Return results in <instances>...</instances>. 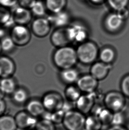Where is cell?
Masks as SVG:
<instances>
[{"mask_svg": "<svg viewBox=\"0 0 129 130\" xmlns=\"http://www.w3.org/2000/svg\"><path fill=\"white\" fill-rule=\"evenodd\" d=\"M6 35V28L5 27L0 26V40L3 39Z\"/></svg>", "mask_w": 129, "mask_h": 130, "instance_id": "cell-41", "label": "cell"}, {"mask_svg": "<svg viewBox=\"0 0 129 130\" xmlns=\"http://www.w3.org/2000/svg\"><path fill=\"white\" fill-rule=\"evenodd\" d=\"M18 129L21 130L34 129L38 120L26 110L18 111L14 116Z\"/></svg>", "mask_w": 129, "mask_h": 130, "instance_id": "cell-9", "label": "cell"}, {"mask_svg": "<svg viewBox=\"0 0 129 130\" xmlns=\"http://www.w3.org/2000/svg\"><path fill=\"white\" fill-rule=\"evenodd\" d=\"M56 130H58V129H56Z\"/></svg>", "mask_w": 129, "mask_h": 130, "instance_id": "cell-48", "label": "cell"}, {"mask_svg": "<svg viewBox=\"0 0 129 130\" xmlns=\"http://www.w3.org/2000/svg\"><path fill=\"white\" fill-rule=\"evenodd\" d=\"M120 87L122 93L126 97L129 98V74L122 78Z\"/></svg>", "mask_w": 129, "mask_h": 130, "instance_id": "cell-35", "label": "cell"}, {"mask_svg": "<svg viewBox=\"0 0 129 130\" xmlns=\"http://www.w3.org/2000/svg\"><path fill=\"white\" fill-rule=\"evenodd\" d=\"M25 107L28 113L37 118L41 117L46 111L42 100L36 99L28 100Z\"/></svg>", "mask_w": 129, "mask_h": 130, "instance_id": "cell-17", "label": "cell"}, {"mask_svg": "<svg viewBox=\"0 0 129 130\" xmlns=\"http://www.w3.org/2000/svg\"><path fill=\"white\" fill-rule=\"evenodd\" d=\"M37 1H44L45 0H37Z\"/></svg>", "mask_w": 129, "mask_h": 130, "instance_id": "cell-46", "label": "cell"}, {"mask_svg": "<svg viewBox=\"0 0 129 130\" xmlns=\"http://www.w3.org/2000/svg\"><path fill=\"white\" fill-rule=\"evenodd\" d=\"M76 51L79 61L84 64L95 63L99 55L96 44L89 41L80 44Z\"/></svg>", "mask_w": 129, "mask_h": 130, "instance_id": "cell-2", "label": "cell"}, {"mask_svg": "<svg viewBox=\"0 0 129 130\" xmlns=\"http://www.w3.org/2000/svg\"><path fill=\"white\" fill-rule=\"evenodd\" d=\"M33 16L36 18L44 17L47 13V9L44 1H36L34 5L30 9Z\"/></svg>", "mask_w": 129, "mask_h": 130, "instance_id": "cell-29", "label": "cell"}, {"mask_svg": "<svg viewBox=\"0 0 129 130\" xmlns=\"http://www.w3.org/2000/svg\"><path fill=\"white\" fill-rule=\"evenodd\" d=\"M102 130V129H101V130Z\"/></svg>", "mask_w": 129, "mask_h": 130, "instance_id": "cell-50", "label": "cell"}, {"mask_svg": "<svg viewBox=\"0 0 129 130\" xmlns=\"http://www.w3.org/2000/svg\"><path fill=\"white\" fill-rule=\"evenodd\" d=\"M125 122L126 117L122 111L114 113L111 125H124Z\"/></svg>", "mask_w": 129, "mask_h": 130, "instance_id": "cell-34", "label": "cell"}, {"mask_svg": "<svg viewBox=\"0 0 129 130\" xmlns=\"http://www.w3.org/2000/svg\"><path fill=\"white\" fill-rule=\"evenodd\" d=\"M55 125L50 120L41 119L38 120L34 130H56Z\"/></svg>", "mask_w": 129, "mask_h": 130, "instance_id": "cell-31", "label": "cell"}, {"mask_svg": "<svg viewBox=\"0 0 129 130\" xmlns=\"http://www.w3.org/2000/svg\"><path fill=\"white\" fill-rule=\"evenodd\" d=\"M15 25L12 17V12L10 9L0 6V26L6 28L10 26L11 28Z\"/></svg>", "mask_w": 129, "mask_h": 130, "instance_id": "cell-23", "label": "cell"}, {"mask_svg": "<svg viewBox=\"0 0 129 130\" xmlns=\"http://www.w3.org/2000/svg\"><path fill=\"white\" fill-rule=\"evenodd\" d=\"M66 113L61 109L52 112L51 116V121L55 125L62 123Z\"/></svg>", "mask_w": 129, "mask_h": 130, "instance_id": "cell-33", "label": "cell"}, {"mask_svg": "<svg viewBox=\"0 0 129 130\" xmlns=\"http://www.w3.org/2000/svg\"><path fill=\"white\" fill-rule=\"evenodd\" d=\"M7 105L4 99H0V116L5 114Z\"/></svg>", "mask_w": 129, "mask_h": 130, "instance_id": "cell-39", "label": "cell"}, {"mask_svg": "<svg viewBox=\"0 0 129 130\" xmlns=\"http://www.w3.org/2000/svg\"><path fill=\"white\" fill-rule=\"evenodd\" d=\"M106 0H89L91 3L95 5H100L103 4Z\"/></svg>", "mask_w": 129, "mask_h": 130, "instance_id": "cell-42", "label": "cell"}, {"mask_svg": "<svg viewBox=\"0 0 129 130\" xmlns=\"http://www.w3.org/2000/svg\"><path fill=\"white\" fill-rule=\"evenodd\" d=\"M107 130H128L125 125H111Z\"/></svg>", "mask_w": 129, "mask_h": 130, "instance_id": "cell-40", "label": "cell"}, {"mask_svg": "<svg viewBox=\"0 0 129 130\" xmlns=\"http://www.w3.org/2000/svg\"><path fill=\"white\" fill-rule=\"evenodd\" d=\"M96 102L91 94H85L80 96L75 105L77 110L80 111L83 114H88L91 112Z\"/></svg>", "mask_w": 129, "mask_h": 130, "instance_id": "cell-13", "label": "cell"}, {"mask_svg": "<svg viewBox=\"0 0 129 130\" xmlns=\"http://www.w3.org/2000/svg\"><path fill=\"white\" fill-rule=\"evenodd\" d=\"M81 91L78 87L74 85H69L64 91V95L67 100L76 103L81 95Z\"/></svg>", "mask_w": 129, "mask_h": 130, "instance_id": "cell-26", "label": "cell"}, {"mask_svg": "<svg viewBox=\"0 0 129 130\" xmlns=\"http://www.w3.org/2000/svg\"><path fill=\"white\" fill-rule=\"evenodd\" d=\"M47 18L52 26H54L56 28L68 26L70 21L69 15L64 10L56 13H50Z\"/></svg>", "mask_w": 129, "mask_h": 130, "instance_id": "cell-16", "label": "cell"}, {"mask_svg": "<svg viewBox=\"0 0 129 130\" xmlns=\"http://www.w3.org/2000/svg\"><path fill=\"white\" fill-rule=\"evenodd\" d=\"M2 52V46H1V40H0V54H1V53Z\"/></svg>", "mask_w": 129, "mask_h": 130, "instance_id": "cell-44", "label": "cell"}, {"mask_svg": "<svg viewBox=\"0 0 129 130\" xmlns=\"http://www.w3.org/2000/svg\"><path fill=\"white\" fill-rule=\"evenodd\" d=\"M99 81L91 74L80 76L77 81V86L81 92L90 94L97 89Z\"/></svg>", "mask_w": 129, "mask_h": 130, "instance_id": "cell-11", "label": "cell"}, {"mask_svg": "<svg viewBox=\"0 0 129 130\" xmlns=\"http://www.w3.org/2000/svg\"><path fill=\"white\" fill-rule=\"evenodd\" d=\"M115 51L111 47H105L99 52V59L100 61L110 64L115 60Z\"/></svg>", "mask_w": 129, "mask_h": 130, "instance_id": "cell-28", "label": "cell"}, {"mask_svg": "<svg viewBox=\"0 0 129 130\" xmlns=\"http://www.w3.org/2000/svg\"><path fill=\"white\" fill-rule=\"evenodd\" d=\"M18 4V0H0V6L10 9Z\"/></svg>", "mask_w": 129, "mask_h": 130, "instance_id": "cell-37", "label": "cell"}, {"mask_svg": "<svg viewBox=\"0 0 129 130\" xmlns=\"http://www.w3.org/2000/svg\"><path fill=\"white\" fill-rule=\"evenodd\" d=\"M103 101L105 107L113 113L122 111L126 106V96L122 92L110 91L105 95Z\"/></svg>", "mask_w": 129, "mask_h": 130, "instance_id": "cell-4", "label": "cell"}, {"mask_svg": "<svg viewBox=\"0 0 129 130\" xmlns=\"http://www.w3.org/2000/svg\"><path fill=\"white\" fill-rule=\"evenodd\" d=\"M1 44L2 52L5 53L12 52L16 46L9 35L7 36L1 40Z\"/></svg>", "mask_w": 129, "mask_h": 130, "instance_id": "cell-30", "label": "cell"}, {"mask_svg": "<svg viewBox=\"0 0 129 130\" xmlns=\"http://www.w3.org/2000/svg\"><path fill=\"white\" fill-rule=\"evenodd\" d=\"M110 7L115 10L127 7L129 0H106Z\"/></svg>", "mask_w": 129, "mask_h": 130, "instance_id": "cell-32", "label": "cell"}, {"mask_svg": "<svg viewBox=\"0 0 129 130\" xmlns=\"http://www.w3.org/2000/svg\"><path fill=\"white\" fill-rule=\"evenodd\" d=\"M41 100L46 110L51 112L62 109L64 102L61 95L55 91L46 93Z\"/></svg>", "mask_w": 129, "mask_h": 130, "instance_id": "cell-7", "label": "cell"}, {"mask_svg": "<svg viewBox=\"0 0 129 130\" xmlns=\"http://www.w3.org/2000/svg\"><path fill=\"white\" fill-rule=\"evenodd\" d=\"M12 100L18 105L26 104L28 101V93L24 88L19 87L16 88L12 95Z\"/></svg>", "mask_w": 129, "mask_h": 130, "instance_id": "cell-25", "label": "cell"}, {"mask_svg": "<svg viewBox=\"0 0 129 130\" xmlns=\"http://www.w3.org/2000/svg\"><path fill=\"white\" fill-rule=\"evenodd\" d=\"M91 114L96 116L103 125H111L114 113L105 107L96 106V104L91 111Z\"/></svg>", "mask_w": 129, "mask_h": 130, "instance_id": "cell-15", "label": "cell"}, {"mask_svg": "<svg viewBox=\"0 0 129 130\" xmlns=\"http://www.w3.org/2000/svg\"><path fill=\"white\" fill-rule=\"evenodd\" d=\"M123 22L116 12L112 13L108 15L105 20V26L109 31L116 32L121 28Z\"/></svg>", "mask_w": 129, "mask_h": 130, "instance_id": "cell-18", "label": "cell"}, {"mask_svg": "<svg viewBox=\"0 0 129 130\" xmlns=\"http://www.w3.org/2000/svg\"><path fill=\"white\" fill-rule=\"evenodd\" d=\"M17 129L14 117L6 114L0 116V130H17Z\"/></svg>", "mask_w": 129, "mask_h": 130, "instance_id": "cell-24", "label": "cell"}, {"mask_svg": "<svg viewBox=\"0 0 129 130\" xmlns=\"http://www.w3.org/2000/svg\"><path fill=\"white\" fill-rule=\"evenodd\" d=\"M52 25L47 18H36L32 21L31 30L36 37L44 38L51 32Z\"/></svg>", "mask_w": 129, "mask_h": 130, "instance_id": "cell-8", "label": "cell"}, {"mask_svg": "<svg viewBox=\"0 0 129 130\" xmlns=\"http://www.w3.org/2000/svg\"><path fill=\"white\" fill-rule=\"evenodd\" d=\"M16 71L13 60L6 56H0V78L12 77Z\"/></svg>", "mask_w": 129, "mask_h": 130, "instance_id": "cell-12", "label": "cell"}, {"mask_svg": "<svg viewBox=\"0 0 129 130\" xmlns=\"http://www.w3.org/2000/svg\"><path fill=\"white\" fill-rule=\"evenodd\" d=\"M117 15L123 21H125L129 17V9L127 7H124L123 8L120 9L119 10L117 11L116 12Z\"/></svg>", "mask_w": 129, "mask_h": 130, "instance_id": "cell-38", "label": "cell"}, {"mask_svg": "<svg viewBox=\"0 0 129 130\" xmlns=\"http://www.w3.org/2000/svg\"><path fill=\"white\" fill-rule=\"evenodd\" d=\"M85 115L77 110H72L64 115L62 125L66 130H82L84 128Z\"/></svg>", "mask_w": 129, "mask_h": 130, "instance_id": "cell-3", "label": "cell"}, {"mask_svg": "<svg viewBox=\"0 0 129 130\" xmlns=\"http://www.w3.org/2000/svg\"><path fill=\"white\" fill-rule=\"evenodd\" d=\"M33 15L30 9L19 6L12 12V17L15 25H27L32 21Z\"/></svg>", "mask_w": 129, "mask_h": 130, "instance_id": "cell-10", "label": "cell"}, {"mask_svg": "<svg viewBox=\"0 0 129 130\" xmlns=\"http://www.w3.org/2000/svg\"><path fill=\"white\" fill-rule=\"evenodd\" d=\"M5 95V93H4V92L3 91L0 87V99H4Z\"/></svg>", "mask_w": 129, "mask_h": 130, "instance_id": "cell-43", "label": "cell"}, {"mask_svg": "<svg viewBox=\"0 0 129 130\" xmlns=\"http://www.w3.org/2000/svg\"><path fill=\"white\" fill-rule=\"evenodd\" d=\"M60 77L61 80L68 85L77 83L80 77L78 72L73 68L61 70Z\"/></svg>", "mask_w": 129, "mask_h": 130, "instance_id": "cell-20", "label": "cell"}, {"mask_svg": "<svg viewBox=\"0 0 129 130\" xmlns=\"http://www.w3.org/2000/svg\"><path fill=\"white\" fill-rule=\"evenodd\" d=\"M126 127H127V128L128 129V130H129V123H128L127 125L126 126Z\"/></svg>", "mask_w": 129, "mask_h": 130, "instance_id": "cell-45", "label": "cell"}, {"mask_svg": "<svg viewBox=\"0 0 129 130\" xmlns=\"http://www.w3.org/2000/svg\"><path fill=\"white\" fill-rule=\"evenodd\" d=\"M0 87L5 95H12L18 88L16 80L12 77L1 79Z\"/></svg>", "mask_w": 129, "mask_h": 130, "instance_id": "cell-22", "label": "cell"}, {"mask_svg": "<svg viewBox=\"0 0 129 130\" xmlns=\"http://www.w3.org/2000/svg\"></svg>", "mask_w": 129, "mask_h": 130, "instance_id": "cell-49", "label": "cell"}, {"mask_svg": "<svg viewBox=\"0 0 129 130\" xmlns=\"http://www.w3.org/2000/svg\"><path fill=\"white\" fill-rule=\"evenodd\" d=\"M73 41L80 44L87 41L89 36L88 30L83 25L76 24L71 26Z\"/></svg>", "mask_w": 129, "mask_h": 130, "instance_id": "cell-19", "label": "cell"}, {"mask_svg": "<svg viewBox=\"0 0 129 130\" xmlns=\"http://www.w3.org/2000/svg\"><path fill=\"white\" fill-rule=\"evenodd\" d=\"M50 40L51 44L57 48L69 46L74 42L70 27L56 28L52 32Z\"/></svg>", "mask_w": 129, "mask_h": 130, "instance_id": "cell-5", "label": "cell"}, {"mask_svg": "<svg viewBox=\"0 0 129 130\" xmlns=\"http://www.w3.org/2000/svg\"><path fill=\"white\" fill-rule=\"evenodd\" d=\"M9 36L16 46L22 47L30 42L32 32L26 25H15L11 29Z\"/></svg>", "mask_w": 129, "mask_h": 130, "instance_id": "cell-6", "label": "cell"}, {"mask_svg": "<svg viewBox=\"0 0 129 130\" xmlns=\"http://www.w3.org/2000/svg\"><path fill=\"white\" fill-rule=\"evenodd\" d=\"M110 64L102 62L93 63L90 69V74L98 81L105 79L108 76L111 70Z\"/></svg>", "mask_w": 129, "mask_h": 130, "instance_id": "cell-14", "label": "cell"}, {"mask_svg": "<svg viewBox=\"0 0 129 130\" xmlns=\"http://www.w3.org/2000/svg\"><path fill=\"white\" fill-rule=\"evenodd\" d=\"M82 130H87V129H86L84 128V129H83Z\"/></svg>", "mask_w": 129, "mask_h": 130, "instance_id": "cell-47", "label": "cell"}, {"mask_svg": "<svg viewBox=\"0 0 129 130\" xmlns=\"http://www.w3.org/2000/svg\"><path fill=\"white\" fill-rule=\"evenodd\" d=\"M46 7L50 13H56L64 10L67 0H45Z\"/></svg>", "mask_w": 129, "mask_h": 130, "instance_id": "cell-21", "label": "cell"}, {"mask_svg": "<svg viewBox=\"0 0 129 130\" xmlns=\"http://www.w3.org/2000/svg\"><path fill=\"white\" fill-rule=\"evenodd\" d=\"M103 125L96 116L91 114L86 117L84 128L87 130H100Z\"/></svg>", "mask_w": 129, "mask_h": 130, "instance_id": "cell-27", "label": "cell"}, {"mask_svg": "<svg viewBox=\"0 0 129 130\" xmlns=\"http://www.w3.org/2000/svg\"><path fill=\"white\" fill-rule=\"evenodd\" d=\"M37 0H18V4L20 7L31 9Z\"/></svg>", "mask_w": 129, "mask_h": 130, "instance_id": "cell-36", "label": "cell"}, {"mask_svg": "<svg viewBox=\"0 0 129 130\" xmlns=\"http://www.w3.org/2000/svg\"><path fill=\"white\" fill-rule=\"evenodd\" d=\"M53 60L61 70L73 68L78 61L77 51L69 45L57 48L53 55Z\"/></svg>", "mask_w": 129, "mask_h": 130, "instance_id": "cell-1", "label": "cell"}]
</instances>
